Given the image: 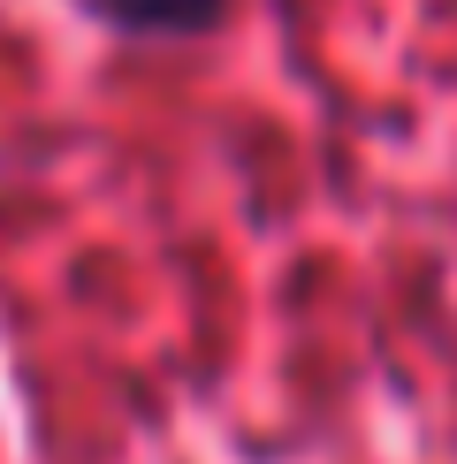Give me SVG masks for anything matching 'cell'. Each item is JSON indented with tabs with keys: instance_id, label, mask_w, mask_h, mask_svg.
<instances>
[{
	"instance_id": "obj_1",
	"label": "cell",
	"mask_w": 457,
	"mask_h": 464,
	"mask_svg": "<svg viewBox=\"0 0 457 464\" xmlns=\"http://www.w3.org/2000/svg\"><path fill=\"white\" fill-rule=\"evenodd\" d=\"M84 8L138 38H190V31L221 24V0H84Z\"/></svg>"
}]
</instances>
